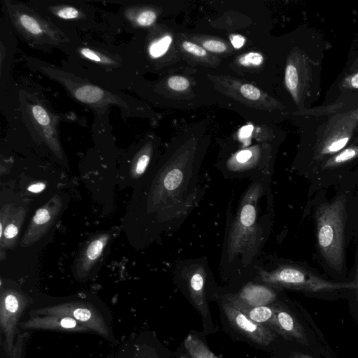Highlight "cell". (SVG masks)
<instances>
[{
	"mask_svg": "<svg viewBox=\"0 0 358 358\" xmlns=\"http://www.w3.org/2000/svg\"><path fill=\"white\" fill-rule=\"evenodd\" d=\"M262 55L257 52H249L241 60V63L245 66H259L263 62Z\"/></svg>",
	"mask_w": 358,
	"mask_h": 358,
	"instance_id": "27",
	"label": "cell"
},
{
	"mask_svg": "<svg viewBox=\"0 0 358 358\" xmlns=\"http://www.w3.org/2000/svg\"><path fill=\"white\" fill-rule=\"evenodd\" d=\"M60 326L66 329H73L77 327L78 324L73 317H66L60 320Z\"/></svg>",
	"mask_w": 358,
	"mask_h": 358,
	"instance_id": "31",
	"label": "cell"
},
{
	"mask_svg": "<svg viewBox=\"0 0 358 358\" xmlns=\"http://www.w3.org/2000/svg\"><path fill=\"white\" fill-rule=\"evenodd\" d=\"M182 47L187 52L194 55L199 57L206 55V52L203 48L189 41L183 42Z\"/></svg>",
	"mask_w": 358,
	"mask_h": 358,
	"instance_id": "30",
	"label": "cell"
},
{
	"mask_svg": "<svg viewBox=\"0 0 358 358\" xmlns=\"http://www.w3.org/2000/svg\"><path fill=\"white\" fill-rule=\"evenodd\" d=\"M223 299L250 320L265 325L279 334L273 304L264 306H250L238 300L233 294H226L223 296Z\"/></svg>",
	"mask_w": 358,
	"mask_h": 358,
	"instance_id": "15",
	"label": "cell"
},
{
	"mask_svg": "<svg viewBox=\"0 0 358 358\" xmlns=\"http://www.w3.org/2000/svg\"><path fill=\"white\" fill-rule=\"evenodd\" d=\"M270 177L254 179L227 227L221 257L225 270H255L271 227Z\"/></svg>",
	"mask_w": 358,
	"mask_h": 358,
	"instance_id": "2",
	"label": "cell"
},
{
	"mask_svg": "<svg viewBox=\"0 0 358 358\" xmlns=\"http://www.w3.org/2000/svg\"><path fill=\"white\" fill-rule=\"evenodd\" d=\"M253 127L251 125H247L243 127L239 133V136L241 138H248L252 131Z\"/></svg>",
	"mask_w": 358,
	"mask_h": 358,
	"instance_id": "34",
	"label": "cell"
},
{
	"mask_svg": "<svg viewBox=\"0 0 358 358\" xmlns=\"http://www.w3.org/2000/svg\"><path fill=\"white\" fill-rule=\"evenodd\" d=\"M222 307L231 327L252 342L266 346L275 340L276 334L271 329L250 320L224 299Z\"/></svg>",
	"mask_w": 358,
	"mask_h": 358,
	"instance_id": "11",
	"label": "cell"
},
{
	"mask_svg": "<svg viewBox=\"0 0 358 358\" xmlns=\"http://www.w3.org/2000/svg\"><path fill=\"white\" fill-rule=\"evenodd\" d=\"M203 46L208 51L213 52H221L226 50L227 47L221 41L209 40L203 43Z\"/></svg>",
	"mask_w": 358,
	"mask_h": 358,
	"instance_id": "29",
	"label": "cell"
},
{
	"mask_svg": "<svg viewBox=\"0 0 358 358\" xmlns=\"http://www.w3.org/2000/svg\"><path fill=\"white\" fill-rule=\"evenodd\" d=\"M346 199L340 196L319 207L315 213L320 251L331 268L340 271L344 262Z\"/></svg>",
	"mask_w": 358,
	"mask_h": 358,
	"instance_id": "8",
	"label": "cell"
},
{
	"mask_svg": "<svg viewBox=\"0 0 358 358\" xmlns=\"http://www.w3.org/2000/svg\"><path fill=\"white\" fill-rule=\"evenodd\" d=\"M0 109L7 124V137L22 140L63 160L59 127L62 122H78L74 113H59L53 108L43 87L22 76L13 79L0 96Z\"/></svg>",
	"mask_w": 358,
	"mask_h": 358,
	"instance_id": "1",
	"label": "cell"
},
{
	"mask_svg": "<svg viewBox=\"0 0 358 358\" xmlns=\"http://www.w3.org/2000/svg\"><path fill=\"white\" fill-rule=\"evenodd\" d=\"M285 83L289 90L292 92L296 90L298 85V74L296 67L292 64H289L286 68Z\"/></svg>",
	"mask_w": 358,
	"mask_h": 358,
	"instance_id": "24",
	"label": "cell"
},
{
	"mask_svg": "<svg viewBox=\"0 0 358 358\" xmlns=\"http://www.w3.org/2000/svg\"><path fill=\"white\" fill-rule=\"evenodd\" d=\"M356 284H357V305H358V267H357V278H356Z\"/></svg>",
	"mask_w": 358,
	"mask_h": 358,
	"instance_id": "37",
	"label": "cell"
},
{
	"mask_svg": "<svg viewBox=\"0 0 358 358\" xmlns=\"http://www.w3.org/2000/svg\"><path fill=\"white\" fill-rule=\"evenodd\" d=\"M275 287L257 282L246 283L238 293L233 294L236 298L250 306H264L273 303L277 293Z\"/></svg>",
	"mask_w": 358,
	"mask_h": 358,
	"instance_id": "16",
	"label": "cell"
},
{
	"mask_svg": "<svg viewBox=\"0 0 358 358\" xmlns=\"http://www.w3.org/2000/svg\"><path fill=\"white\" fill-rule=\"evenodd\" d=\"M45 188V185L43 182H36L28 187V191L32 193H39Z\"/></svg>",
	"mask_w": 358,
	"mask_h": 358,
	"instance_id": "33",
	"label": "cell"
},
{
	"mask_svg": "<svg viewBox=\"0 0 358 358\" xmlns=\"http://www.w3.org/2000/svg\"><path fill=\"white\" fill-rule=\"evenodd\" d=\"M62 52L60 65L110 88L131 92L143 78L125 45L114 37L79 34Z\"/></svg>",
	"mask_w": 358,
	"mask_h": 358,
	"instance_id": "5",
	"label": "cell"
},
{
	"mask_svg": "<svg viewBox=\"0 0 358 358\" xmlns=\"http://www.w3.org/2000/svg\"><path fill=\"white\" fill-rule=\"evenodd\" d=\"M290 358H313L309 355L301 353V352H294L292 354Z\"/></svg>",
	"mask_w": 358,
	"mask_h": 358,
	"instance_id": "35",
	"label": "cell"
},
{
	"mask_svg": "<svg viewBox=\"0 0 358 358\" xmlns=\"http://www.w3.org/2000/svg\"><path fill=\"white\" fill-rule=\"evenodd\" d=\"M72 316L80 321L81 322H87V324H91L95 327V317L93 316L91 310L86 308H76L71 313Z\"/></svg>",
	"mask_w": 358,
	"mask_h": 358,
	"instance_id": "23",
	"label": "cell"
},
{
	"mask_svg": "<svg viewBox=\"0 0 358 358\" xmlns=\"http://www.w3.org/2000/svg\"><path fill=\"white\" fill-rule=\"evenodd\" d=\"M231 42L235 48H240L245 43V38L241 35H235L232 36Z\"/></svg>",
	"mask_w": 358,
	"mask_h": 358,
	"instance_id": "32",
	"label": "cell"
},
{
	"mask_svg": "<svg viewBox=\"0 0 358 358\" xmlns=\"http://www.w3.org/2000/svg\"><path fill=\"white\" fill-rule=\"evenodd\" d=\"M1 12L18 38L29 48L41 52H62L79 33L59 27L27 2L1 0Z\"/></svg>",
	"mask_w": 358,
	"mask_h": 358,
	"instance_id": "7",
	"label": "cell"
},
{
	"mask_svg": "<svg viewBox=\"0 0 358 358\" xmlns=\"http://www.w3.org/2000/svg\"><path fill=\"white\" fill-rule=\"evenodd\" d=\"M22 57L31 72L59 84L72 99L91 110L94 116L92 131L96 136L110 133L109 113L113 107L119 109L123 118L147 117L151 115L143 101L126 92L110 88L62 65L25 52Z\"/></svg>",
	"mask_w": 358,
	"mask_h": 358,
	"instance_id": "3",
	"label": "cell"
},
{
	"mask_svg": "<svg viewBox=\"0 0 358 358\" xmlns=\"http://www.w3.org/2000/svg\"><path fill=\"white\" fill-rule=\"evenodd\" d=\"M153 152L150 141H146L137 151L132 162V173L138 178L143 175L148 167Z\"/></svg>",
	"mask_w": 358,
	"mask_h": 358,
	"instance_id": "19",
	"label": "cell"
},
{
	"mask_svg": "<svg viewBox=\"0 0 358 358\" xmlns=\"http://www.w3.org/2000/svg\"><path fill=\"white\" fill-rule=\"evenodd\" d=\"M351 85L355 88H358V73L355 74L351 79Z\"/></svg>",
	"mask_w": 358,
	"mask_h": 358,
	"instance_id": "36",
	"label": "cell"
},
{
	"mask_svg": "<svg viewBox=\"0 0 358 358\" xmlns=\"http://www.w3.org/2000/svg\"><path fill=\"white\" fill-rule=\"evenodd\" d=\"M255 280L275 288L319 292L343 289H357L356 282H338L326 280L299 266L280 264L275 267L257 265Z\"/></svg>",
	"mask_w": 358,
	"mask_h": 358,
	"instance_id": "9",
	"label": "cell"
},
{
	"mask_svg": "<svg viewBox=\"0 0 358 358\" xmlns=\"http://www.w3.org/2000/svg\"><path fill=\"white\" fill-rule=\"evenodd\" d=\"M17 46L18 37L2 15L0 20V96L7 92L13 80L12 69Z\"/></svg>",
	"mask_w": 358,
	"mask_h": 358,
	"instance_id": "12",
	"label": "cell"
},
{
	"mask_svg": "<svg viewBox=\"0 0 358 358\" xmlns=\"http://www.w3.org/2000/svg\"><path fill=\"white\" fill-rule=\"evenodd\" d=\"M22 298L13 292L6 293L1 298V324L8 339L13 336L16 318L22 308Z\"/></svg>",
	"mask_w": 358,
	"mask_h": 358,
	"instance_id": "17",
	"label": "cell"
},
{
	"mask_svg": "<svg viewBox=\"0 0 358 358\" xmlns=\"http://www.w3.org/2000/svg\"><path fill=\"white\" fill-rule=\"evenodd\" d=\"M279 335L287 340L308 345V338L302 325L294 315L280 304H273Z\"/></svg>",
	"mask_w": 358,
	"mask_h": 358,
	"instance_id": "14",
	"label": "cell"
},
{
	"mask_svg": "<svg viewBox=\"0 0 358 358\" xmlns=\"http://www.w3.org/2000/svg\"><path fill=\"white\" fill-rule=\"evenodd\" d=\"M180 358H188L187 357L185 356V355H181L180 356Z\"/></svg>",
	"mask_w": 358,
	"mask_h": 358,
	"instance_id": "38",
	"label": "cell"
},
{
	"mask_svg": "<svg viewBox=\"0 0 358 358\" xmlns=\"http://www.w3.org/2000/svg\"><path fill=\"white\" fill-rule=\"evenodd\" d=\"M195 154L169 155L155 175L150 204L159 231H174L180 227L202 197L201 161Z\"/></svg>",
	"mask_w": 358,
	"mask_h": 358,
	"instance_id": "4",
	"label": "cell"
},
{
	"mask_svg": "<svg viewBox=\"0 0 358 358\" xmlns=\"http://www.w3.org/2000/svg\"><path fill=\"white\" fill-rule=\"evenodd\" d=\"M184 345L191 358H220L194 335L187 336L184 341Z\"/></svg>",
	"mask_w": 358,
	"mask_h": 358,
	"instance_id": "20",
	"label": "cell"
},
{
	"mask_svg": "<svg viewBox=\"0 0 358 358\" xmlns=\"http://www.w3.org/2000/svg\"><path fill=\"white\" fill-rule=\"evenodd\" d=\"M349 138L343 137L327 144L321 150L322 154L334 153L341 150L348 143Z\"/></svg>",
	"mask_w": 358,
	"mask_h": 358,
	"instance_id": "25",
	"label": "cell"
},
{
	"mask_svg": "<svg viewBox=\"0 0 358 358\" xmlns=\"http://www.w3.org/2000/svg\"><path fill=\"white\" fill-rule=\"evenodd\" d=\"M241 92L245 98L250 100H257L261 96L260 91L250 84L243 85L241 87Z\"/></svg>",
	"mask_w": 358,
	"mask_h": 358,
	"instance_id": "28",
	"label": "cell"
},
{
	"mask_svg": "<svg viewBox=\"0 0 358 358\" xmlns=\"http://www.w3.org/2000/svg\"><path fill=\"white\" fill-rule=\"evenodd\" d=\"M175 277L185 286L194 306L203 318L210 316L206 287L210 273L207 260L203 258L182 260L176 264Z\"/></svg>",
	"mask_w": 358,
	"mask_h": 358,
	"instance_id": "10",
	"label": "cell"
},
{
	"mask_svg": "<svg viewBox=\"0 0 358 358\" xmlns=\"http://www.w3.org/2000/svg\"><path fill=\"white\" fill-rule=\"evenodd\" d=\"M358 156V148H350L328 160L324 168H331L343 164Z\"/></svg>",
	"mask_w": 358,
	"mask_h": 358,
	"instance_id": "21",
	"label": "cell"
},
{
	"mask_svg": "<svg viewBox=\"0 0 358 358\" xmlns=\"http://www.w3.org/2000/svg\"><path fill=\"white\" fill-rule=\"evenodd\" d=\"M28 5L56 25L79 34L114 37L121 32L113 12L83 0H29Z\"/></svg>",
	"mask_w": 358,
	"mask_h": 358,
	"instance_id": "6",
	"label": "cell"
},
{
	"mask_svg": "<svg viewBox=\"0 0 358 358\" xmlns=\"http://www.w3.org/2000/svg\"><path fill=\"white\" fill-rule=\"evenodd\" d=\"M16 222L17 221L10 222L4 228L2 236L0 237L2 246L10 245L11 241L17 236L20 224H17Z\"/></svg>",
	"mask_w": 358,
	"mask_h": 358,
	"instance_id": "22",
	"label": "cell"
},
{
	"mask_svg": "<svg viewBox=\"0 0 358 358\" xmlns=\"http://www.w3.org/2000/svg\"><path fill=\"white\" fill-rule=\"evenodd\" d=\"M61 203L54 199L36 212L22 243L29 245L41 238L51 227L59 211Z\"/></svg>",
	"mask_w": 358,
	"mask_h": 358,
	"instance_id": "13",
	"label": "cell"
},
{
	"mask_svg": "<svg viewBox=\"0 0 358 358\" xmlns=\"http://www.w3.org/2000/svg\"><path fill=\"white\" fill-rule=\"evenodd\" d=\"M108 238V234H101L94 238L84 249L77 266V272L80 275L85 276L87 274L101 256Z\"/></svg>",
	"mask_w": 358,
	"mask_h": 358,
	"instance_id": "18",
	"label": "cell"
},
{
	"mask_svg": "<svg viewBox=\"0 0 358 358\" xmlns=\"http://www.w3.org/2000/svg\"><path fill=\"white\" fill-rule=\"evenodd\" d=\"M189 85L188 80L182 76H172L168 80L169 87L176 91L185 90Z\"/></svg>",
	"mask_w": 358,
	"mask_h": 358,
	"instance_id": "26",
	"label": "cell"
}]
</instances>
